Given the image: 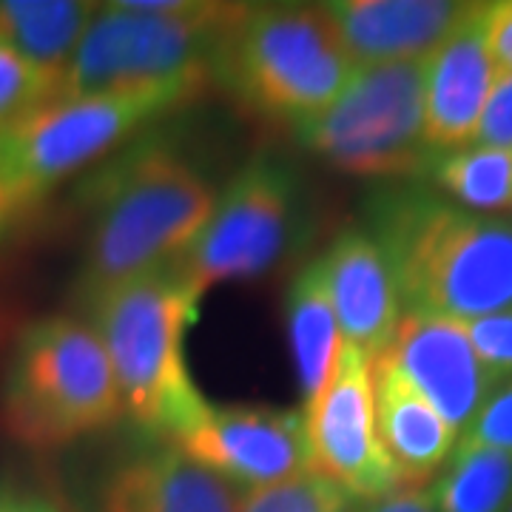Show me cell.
I'll return each instance as SVG.
<instances>
[{
	"label": "cell",
	"instance_id": "cell-27",
	"mask_svg": "<svg viewBox=\"0 0 512 512\" xmlns=\"http://www.w3.org/2000/svg\"><path fill=\"white\" fill-rule=\"evenodd\" d=\"M43 200L46 197L26 188L0 165V239H6L29 217H35V211Z\"/></svg>",
	"mask_w": 512,
	"mask_h": 512
},
{
	"label": "cell",
	"instance_id": "cell-21",
	"mask_svg": "<svg viewBox=\"0 0 512 512\" xmlns=\"http://www.w3.org/2000/svg\"><path fill=\"white\" fill-rule=\"evenodd\" d=\"M427 493L439 512H507L512 504V453L458 441Z\"/></svg>",
	"mask_w": 512,
	"mask_h": 512
},
{
	"label": "cell",
	"instance_id": "cell-6",
	"mask_svg": "<svg viewBox=\"0 0 512 512\" xmlns=\"http://www.w3.org/2000/svg\"><path fill=\"white\" fill-rule=\"evenodd\" d=\"M245 3L117 0L100 3L72 57L60 97L117 92L211 72Z\"/></svg>",
	"mask_w": 512,
	"mask_h": 512
},
{
	"label": "cell",
	"instance_id": "cell-2",
	"mask_svg": "<svg viewBox=\"0 0 512 512\" xmlns=\"http://www.w3.org/2000/svg\"><path fill=\"white\" fill-rule=\"evenodd\" d=\"M200 302L177 262L77 296L109 353L126 416L151 441L174 444L208 407L185 367V330Z\"/></svg>",
	"mask_w": 512,
	"mask_h": 512
},
{
	"label": "cell",
	"instance_id": "cell-18",
	"mask_svg": "<svg viewBox=\"0 0 512 512\" xmlns=\"http://www.w3.org/2000/svg\"><path fill=\"white\" fill-rule=\"evenodd\" d=\"M100 3L86 0H0V40L40 72L63 80Z\"/></svg>",
	"mask_w": 512,
	"mask_h": 512
},
{
	"label": "cell",
	"instance_id": "cell-13",
	"mask_svg": "<svg viewBox=\"0 0 512 512\" xmlns=\"http://www.w3.org/2000/svg\"><path fill=\"white\" fill-rule=\"evenodd\" d=\"M484 20L487 3H467L439 46L424 57V140L433 154L470 146L476 137L498 72Z\"/></svg>",
	"mask_w": 512,
	"mask_h": 512
},
{
	"label": "cell",
	"instance_id": "cell-12",
	"mask_svg": "<svg viewBox=\"0 0 512 512\" xmlns=\"http://www.w3.org/2000/svg\"><path fill=\"white\" fill-rule=\"evenodd\" d=\"M384 356L439 410L458 439L498 387L493 373L478 362L467 325L456 319L404 313Z\"/></svg>",
	"mask_w": 512,
	"mask_h": 512
},
{
	"label": "cell",
	"instance_id": "cell-7",
	"mask_svg": "<svg viewBox=\"0 0 512 512\" xmlns=\"http://www.w3.org/2000/svg\"><path fill=\"white\" fill-rule=\"evenodd\" d=\"M211 72L117 92L55 97L0 128V165L35 194L97 163L151 123L197 103L211 89Z\"/></svg>",
	"mask_w": 512,
	"mask_h": 512
},
{
	"label": "cell",
	"instance_id": "cell-26",
	"mask_svg": "<svg viewBox=\"0 0 512 512\" xmlns=\"http://www.w3.org/2000/svg\"><path fill=\"white\" fill-rule=\"evenodd\" d=\"M470 146L512 148V72L498 69Z\"/></svg>",
	"mask_w": 512,
	"mask_h": 512
},
{
	"label": "cell",
	"instance_id": "cell-19",
	"mask_svg": "<svg viewBox=\"0 0 512 512\" xmlns=\"http://www.w3.org/2000/svg\"><path fill=\"white\" fill-rule=\"evenodd\" d=\"M285 322H288V342H291L299 390L302 399L311 402L328 379L342 345V333L319 259H311L293 276L285 296Z\"/></svg>",
	"mask_w": 512,
	"mask_h": 512
},
{
	"label": "cell",
	"instance_id": "cell-24",
	"mask_svg": "<svg viewBox=\"0 0 512 512\" xmlns=\"http://www.w3.org/2000/svg\"><path fill=\"white\" fill-rule=\"evenodd\" d=\"M467 336L473 342L478 362L493 373L495 382L512 379V311L467 322Z\"/></svg>",
	"mask_w": 512,
	"mask_h": 512
},
{
	"label": "cell",
	"instance_id": "cell-22",
	"mask_svg": "<svg viewBox=\"0 0 512 512\" xmlns=\"http://www.w3.org/2000/svg\"><path fill=\"white\" fill-rule=\"evenodd\" d=\"M356 504L328 478L305 473L245 495L239 512H353Z\"/></svg>",
	"mask_w": 512,
	"mask_h": 512
},
{
	"label": "cell",
	"instance_id": "cell-29",
	"mask_svg": "<svg viewBox=\"0 0 512 512\" xmlns=\"http://www.w3.org/2000/svg\"><path fill=\"white\" fill-rule=\"evenodd\" d=\"M0 512H66L52 495L35 490L23 481H0Z\"/></svg>",
	"mask_w": 512,
	"mask_h": 512
},
{
	"label": "cell",
	"instance_id": "cell-17",
	"mask_svg": "<svg viewBox=\"0 0 512 512\" xmlns=\"http://www.w3.org/2000/svg\"><path fill=\"white\" fill-rule=\"evenodd\" d=\"M376 430L402 490H427L458 444V433L387 356L370 362Z\"/></svg>",
	"mask_w": 512,
	"mask_h": 512
},
{
	"label": "cell",
	"instance_id": "cell-9",
	"mask_svg": "<svg viewBox=\"0 0 512 512\" xmlns=\"http://www.w3.org/2000/svg\"><path fill=\"white\" fill-rule=\"evenodd\" d=\"M299 180L291 168L271 157L242 165L217 194L208 225L177 268L197 296L231 279L271 271L288 251L299 220Z\"/></svg>",
	"mask_w": 512,
	"mask_h": 512
},
{
	"label": "cell",
	"instance_id": "cell-11",
	"mask_svg": "<svg viewBox=\"0 0 512 512\" xmlns=\"http://www.w3.org/2000/svg\"><path fill=\"white\" fill-rule=\"evenodd\" d=\"M174 447L242 493L313 473L302 410L208 402Z\"/></svg>",
	"mask_w": 512,
	"mask_h": 512
},
{
	"label": "cell",
	"instance_id": "cell-14",
	"mask_svg": "<svg viewBox=\"0 0 512 512\" xmlns=\"http://www.w3.org/2000/svg\"><path fill=\"white\" fill-rule=\"evenodd\" d=\"M245 495L174 444L148 439L103 473L97 512H239Z\"/></svg>",
	"mask_w": 512,
	"mask_h": 512
},
{
	"label": "cell",
	"instance_id": "cell-31",
	"mask_svg": "<svg viewBox=\"0 0 512 512\" xmlns=\"http://www.w3.org/2000/svg\"><path fill=\"white\" fill-rule=\"evenodd\" d=\"M507 512H512V504H510V507H507Z\"/></svg>",
	"mask_w": 512,
	"mask_h": 512
},
{
	"label": "cell",
	"instance_id": "cell-3",
	"mask_svg": "<svg viewBox=\"0 0 512 512\" xmlns=\"http://www.w3.org/2000/svg\"><path fill=\"white\" fill-rule=\"evenodd\" d=\"M94 205L77 296L177 262L208 225L217 188L180 151L140 143L94 174Z\"/></svg>",
	"mask_w": 512,
	"mask_h": 512
},
{
	"label": "cell",
	"instance_id": "cell-16",
	"mask_svg": "<svg viewBox=\"0 0 512 512\" xmlns=\"http://www.w3.org/2000/svg\"><path fill=\"white\" fill-rule=\"evenodd\" d=\"M356 66L424 60L467 3L450 0H333L322 3Z\"/></svg>",
	"mask_w": 512,
	"mask_h": 512
},
{
	"label": "cell",
	"instance_id": "cell-28",
	"mask_svg": "<svg viewBox=\"0 0 512 512\" xmlns=\"http://www.w3.org/2000/svg\"><path fill=\"white\" fill-rule=\"evenodd\" d=\"M487 49L495 60V69L512 72V0L487 3V20H484Z\"/></svg>",
	"mask_w": 512,
	"mask_h": 512
},
{
	"label": "cell",
	"instance_id": "cell-20",
	"mask_svg": "<svg viewBox=\"0 0 512 512\" xmlns=\"http://www.w3.org/2000/svg\"><path fill=\"white\" fill-rule=\"evenodd\" d=\"M433 191L467 211H512V148L464 146L436 154L424 174Z\"/></svg>",
	"mask_w": 512,
	"mask_h": 512
},
{
	"label": "cell",
	"instance_id": "cell-4",
	"mask_svg": "<svg viewBox=\"0 0 512 512\" xmlns=\"http://www.w3.org/2000/svg\"><path fill=\"white\" fill-rule=\"evenodd\" d=\"M356 69L325 6L245 3L211 77L248 117L296 131L345 92Z\"/></svg>",
	"mask_w": 512,
	"mask_h": 512
},
{
	"label": "cell",
	"instance_id": "cell-5",
	"mask_svg": "<svg viewBox=\"0 0 512 512\" xmlns=\"http://www.w3.org/2000/svg\"><path fill=\"white\" fill-rule=\"evenodd\" d=\"M126 416L100 336L74 313L20 330L0 387V427L29 450H57Z\"/></svg>",
	"mask_w": 512,
	"mask_h": 512
},
{
	"label": "cell",
	"instance_id": "cell-10",
	"mask_svg": "<svg viewBox=\"0 0 512 512\" xmlns=\"http://www.w3.org/2000/svg\"><path fill=\"white\" fill-rule=\"evenodd\" d=\"M313 473L328 478L353 504H370L402 490L399 473L376 430L370 359L342 339L319 393L302 407Z\"/></svg>",
	"mask_w": 512,
	"mask_h": 512
},
{
	"label": "cell",
	"instance_id": "cell-25",
	"mask_svg": "<svg viewBox=\"0 0 512 512\" xmlns=\"http://www.w3.org/2000/svg\"><path fill=\"white\" fill-rule=\"evenodd\" d=\"M458 441L512 453V379L495 387L493 396L487 399V404L481 407V413L461 433Z\"/></svg>",
	"mask_w": 512,
	"mask_h": 512
},
{
	"label": "cell",
	"instance_id": "cell-30",
	"mask_svg": "<svg viewBox=\"0 0 512 512\" xmlns=\"http://www.w3.org/2000/svg\"><path fill=\"white\" fill-rule=\"evenodd\" d=\"M353 512H439L427 490H396L379 501L359 504Z\"/></svg>",
	"mask_w": 512,
	"mask_h": 512
},
{
	"label": "cell",
	"instance_id": "cell-15",
	"mask_svg": "<svg viewBox=\"0 0 512 512\" xmlns=\"http://www.w3.org/2000/svg\"><path fill=\"white\" fill-rule=\"evenodd\" d=\"M342 339L367 359L390 348L404 308L382 248L365 228H345L319 256Z\"/></svg>",
	"mask_w": 512,
	"mask_h": 512
},
{
	"label": "cell",
	"instance_id": "cell-1",
	"mask_svg": "<svg viewBox=\"0 0 512 512\" xmlns=\"http://www.w3.org/2000/svg\"><path fill=\"white\" fill-rule=\"evenodd\" d=\"M407 313L476 322L512 311V222L476 214L419 183L387 185L367 205Z\"/></svg>",
	"mask_w": 512,
	"mask_h": 512
},
{
	"label": "cell",
	"instance_id": "cell-8",
	"mask_svg": "<svg viewBox=\"0 0 512 512\" xmlns=\"http://www.w3.org/2000/svg\"><path fill=\"white\" fill-rule=\"evenodd\" d=\"M293 134L336 171L419 180L436 157L424 140V60L359 66L345 92Z\"/></svg>",
	"mask_w": 512,
	"mask_h": 512
},
{
	"label": "cell",
	"instance_id": "cell-23",
	"mask_svg": "<svg viewBox=\"0 0 512 512\" xmlns=\"http://www.w3.org/2000/svg\"><path fill=\"white\" fill-rule=\"evenodd\" d=\"M60 97V86L0 40V128Z\"/></svg>",
	"mask_w": 512,
	"mask_h": 512
}]
</instances>
